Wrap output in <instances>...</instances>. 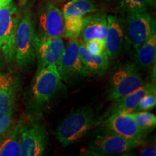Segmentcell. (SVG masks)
<instances>
[{"instance_id": "obj_15", "label": "cell", "mask_w": 156, "mask_h": 156, "mask_svg": "<svg viewBox=\"0 0 156 156\" xmlns=\"http://www.w3.org/2000/svg\"><path fill=\"white\" fill-rule=\"evenodd\" d=\"M107 32V16L96 14L83 17V26L81 31V41L86 43L93 39L105 41Z\"/></svg>"}, {"instance_id": "obj_5", "label": "cell", "mask_w": 156, "mask_h": 156, "mask_svg": "<svg viewBox=\"0 0 156 156\" xmlns=\"http://www.w3.org/2000/svg\"><path fill=\"white\" fill-rule=\"evenodd\" d=\"M20 15L13 3L0 8V50L7 63L15 59V36Z\"/></svg>"}, {"instance_id": "obj_8", "label": "cell", "mask_w": 156, "mask_h": 156, "mask_svg": "<svg viewBox=\"0 0 156 156\" xmlns=\"http://www.w3.org/2000/svg\"><path fill=\"white\" fill-rule=\"evenodd\" d=\"M62 37H48L36 34L35 38V53L38 71L51 65L57 67L64 49Z\"/></svg>"}, {"instance_id": "obj_23", "label": "cell", "mask_w": 156, "mask_h": 156, "mask_svg": "<svg viewBox=\"0 0 156 156\" xmlns=\"http://www.w3.org/2000/svg\"><path fill=\"white\" fill-rule=\"evenodd\" d=\"M155 6V0H120V7L126 12L148 11Z\"/></svg>"}, {"instance_id": "obj_29", "label": "cell", "mask_w": 156, "mask_h": 156, "mask_svg": "<svg viewBox=\"0 0 156 156\" xmlns=\"http://www.w3.org/2000/svg\"><path fill=\"white\" fill-rule=\"evenodd\" d=\"M12 2V0H0V8L5 7Z\"/></svg>"}, {"instance_id": "obj_19", "label": "cell", "mask_w": 156, "mask_h": 156, "mask_svg": "<svg viewBox=\"0 0 156 156\" xmlns=\"http://www.w3.org/2000/svg\"><path fill=\"white\" fill-rule=\"evenodd\" d=\"M97 10V6L93 0H70L63 7V17L85 16Z\"/></svg>"}, {"instance_id": "obj_17", "label": "cell", "mask_w": 156, "mask_h": 156, "mask_svg": "<svg viewBox=\"0 0 156 156\" xmlns=\"http://www.w3.org/2000/svg\"><path fill=\"white\" fill-rule=\"evenodd\" d=\"M23 125L17 124L0 142V156H17L20 154Z\"/></svg>"}, {"instance_id": "obj_11", "label": "cell", "mask_w": 156, "mask_h": 156, "mask_svg": "<svg viewBox=\"0 0 156 156\" xmlns=\"http://www.w3.org/2000/svg\"><path fill=\"white\" fill-rule=\"evenodd\" d=\"M106 125L110 131L140 144L142 143L146 134L136 125L131 113L118 112L110 114Z\"/></svg>"}, {"instance_id": "obj_2", "label": "cell", "mask_w": 156, "mask_h": 156, "mask_svg": "<svg viewBox=\"0 0 156 156\" xmlns=\"http://www.w3.org/2000/svg\"><path fill=\"white\" fill-rule=\"evenodd\" d=\"M144 84L145 83L136 64H122L115 68L111 74L107 99L114 101L133 92Z\"/></svg>"}, {"instance_id": "obj_10", "label": "cell", "mask_w": 156, "mask_h": 156, "mask_svg": "<svg viewBox=\"0 0 156 156\" xmlns=\"http://www.w3.org/2000/svg\"><path fill=\"white\" fill-rule=\"evenodd\" d=\"M46 129L38 123H33L26 127L23 126L19 155H43L46 147Z\"/></svg>"}, {"instance_id": "obj_24", "label": "cell", "mask_w": 156, "mask_h": 156, "mask_svg": "<svg viewBox=\"0 0 156 156\" xmlns=\"http://www.w3.org/2000/svg\"><path fill=\"white\" fill-rule=\"evenodd\" d=\"M14 109L0 117V142L13 127Z\"/></svg>"}, {"instance_id": "obj_20", "label": "cell", "mask_w": 156, "mask_h": 156, "mask_svg": "<svg viewBox=\"0 0 156 156\" xmlns=\"http://www.w3.org/2000/svg\"><path fill=\"white\" fill-rule=\"evenodd\" d=\"M15 87L14 82L0 90V117L15 109Z\"/></svg>"}, {"instance_id": "obj_13", "label": "cell", "mask_w": 156, "mask_h": 156, "mask_svg": "<svg viewBox=\"0 0 156 156\" xmlns=\"http://www.w3.org/2000/svg\"><path fill=\"white\" fill-rule=\"evenodd\" d=\"M40 34L48 37H62L64 17L62 12L51 3L46 4L39 12Z\"/></svg>"}, {"instance_id": "obj_25", "label": "cell", "mask_w": 156, "mask_h": 156, "mask_svg": "<svg viewBox=\"0 0 156 156\" xmlns=\"http://www.w3.org/2000/svg\"><path fill=\"white\" fill-rule=\"evenodd\" d=\"M156 92V91H155ZM155 92H152L145 95L140 101L136 112L139 111H148L153 109L156 105Z\"/></svg>"}, {"instance_id": "obj_26", "label": "cell", "mask_w": 156, "mask_h": 156, "mask_svg": "<svg viewBox=\"0 0 156 156\" xmlns=\"http://www.w3.org/2000/svg\"><path fill=\"white\" fill-rule=\"evenodd\" d=\"M84 44L90 53L95 54V55L102 54L103 51H105V48H106L105 41L102 39H93Z\"/></svg>"}, {"instance_id": "obj_7", "label": "cell", "mask_w": 156, "mask_h": 156, "mask_svg": "<svg viewBox=\"0 0 156 156\" xmlns=\"http://www.w3.org/2000/svg\"><path fill=\"white\" fill-rule=\"evenodd\" d=\"M80 40L70 39L67 47H64L57 69L62 80L71 83L83 79L89 75L82 62L78 51Z\"/></svg>"}, {"instance_id": "obj_4", "label": "cell", "mask_w": 156, "mask_h": 156, "mask_svg": "<svg viewBox=\"0 0 156 156\" xmlns=\"http://www.w3.org/2000/svg\"><path fill=\"white\" fill-rule=\"evenodd\" d=\"M64 87L57 67L51 65L37 71L32 85L34 103L41 106L49 103Z\"/></svg>"}, {"instance_id": "obj_22", "label": "cell", "mask_w": 156, "mask_h": 156, "mask_svg": "<svg viewBox=\"0 0 156 156\" xmlns=\"http://www.w3.org/2000/svg\"><path fill=\"white\" fill-rule=\"evenodd\" d=\"M136 125L146 134L156 126V116L147 111H139L131 113Z\"/></svg>"}, {"instance_id": "obj_1", "label": "cell", "mask_w": 156, "mask_h": 156, "mask_svg": "<svg viewBox=\"0 0 156 156\" xmlns=\"http://www.w3.org/2000/svg\"><path fill=\"white\" fill-rule=\"evenodd\" d=\"M95 124L93 109L84 107L69 114L58 124L55 136L64 147L74 143L85 136Z\"/></svg>"}, {"instance_id": "obj_6", "label": "cell", "mask_w": 156, "mask_h": 156, "mask_svg": "<svg viewBox=\"0 0 156 156\" xmlns=\"http://www.w3.org/2000/svg\"><path fill=\"white\" fill-rule=\"evenodd\" d=\"M155 19L148 11L126 12L125 31L135 51L156 34Z\"/></svg>"}, {"instance_id": "obj_18", "label": "cell", "mask_w": 156, "mask_h": 156, "mask_svg": "<svg viewBox=\"0 0 156 156\" xmlns=\"http://www.w3.org/2000/svg\"><path fill=\"white\" fill-rule=\"evenodd\" d=\"M156 34L152 36L143 45L135 50V60L143 69H148L155 62Z\"/></svg>"}, {"instance_id": "obj_12", "label": "cell", "mask_w": 156, "mask_h": 156, "mask_svg": "<svg viewBox=\"0 0 156 156\" xmlns=\"http://www.w3.org/2000/svg\"><path fill=\"white\" fill-rule=\"evenodd\" d=\"M126 41L129 42V41L122 20L114 15H108L105 51L110 59H114L119 56Z\"/></svg>"}, {"instance_id": "obj_27", "label": "cell", "mask_w": 156, "mask_h": 156, "mask_svg": "<svg viewBox=\"0 0 156 156\" xmlns=\"http://www.w3.org/2000/svg\"><path fill=\"white\" fill-rule=\"evenodd\" d=\"M12 83H13V80L11 77H9L8 75H3L0 73V90Z\"/></svg>"}, {"instance_id": "obj_16", "label": "cell", "mask_w": 156, "mask_h": 156, "mask_svg": "<svg viewBox=\"0 0 156 156\" xmlns=\"http://www.w3.org/2000/svg\"><path fill=\"white\" fill-rule=\"evenodd\" d=\"M78 51L80 57L89 74L101 76L108 69L110 58L106 51L98 55L92 54L90 53L85 44L81 41H80Z\"/></svg>"}, {"instance_id": "obj_3", "label": "cell", "mask_w": 156, "mask_h": 156, "mask_svg": "<svg viewBox=\"0 0 156 156\" xmlns=\"http://www.w3.org/2000/svg\"><path fill=\"white\" fill-rule=\"evenodd\" d=\"M36 34L30 13L20 19L15 36V60L20 68H28L36 60L35 38Z\"/></svg>"}, {"instance_id": "obj_21", "label": "cell", "mask_w": 156, "mask_h": 156, "mask_svg": "<svg viewBox=\"0 0 156 156\" xmlns=\"http://www.w3.org/2000/svg\"><path fill=\"white\" fill-rule=\"evenodd\" d=\"M84 16H69L64 18V31L62 37L77 39L80 36L83 26Z\"/></svg>"}, {"instance_id": "obj_30", "label": "cell", "mask_w": 156, "mask_h": 156, "mask_svg": "<svg viewBox=\"0 0 156 156\" xmlns=\"http://www.w3.org/2000/svg\"><path fill=\"white\" fill-rule=\"evenodd\" d=\"M2 64H3V61H2V51L0 50V70L2 68Z\"/></svg>"}, {"instance_id": "obj_9", "label": "cell", "mask_w": 156, "mask_h": 156, "mask_svg": "<svg viewBox=\"0 0 156 156\" xmlns=\"http://www.w3.org/2000/svg\"><path fill=\"white\" fill-rule=\"evenodd\" d=\"M141 144L122 137L110 130L97 135L90 144V150L96 155H117L132 151Z\"/></svg>"}, {"instance_id": "obj_14", "label": "cell", "mask_w": 156, "mask_h": 156, "mask_svg": "<svg viewBox=\"0 0 156 156\" xmlns=\"http://www.w3.org/2000/svg\"><path fill=\"white\" fill-rule=\"evenodd\" d=\"M155 92V86L153 83H145L133 92L114 101L111 114L118 112L132 113L136 112L141 99L148 93Z\"/></svg>"}, {"instance_id": "obj_28", "label": "cell", "mask_w": 156, "mask_h": 156, "mask_svg": "<svg viewBox=\"0 0 156 156\" xmlns=\"http://www.w3.org/2000/svg\"><path fill=\"white\" fill-rule=\"evenodd\" d=\"M156 148L155 146H150V147H147L143 148L141 151H140V155H145V156H150V155H156Z\"/></svg>"}]
</instances>
